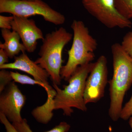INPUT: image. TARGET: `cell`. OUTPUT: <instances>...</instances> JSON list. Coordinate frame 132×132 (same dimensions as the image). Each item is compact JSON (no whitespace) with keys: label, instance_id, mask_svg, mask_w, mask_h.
I'll use <instances>...</instances> for the list:
<instances>
[{"label":"cell","instance_id":"cell-1","mask_svg":"<svg viewBox=\"0 0 132 132\" xmlns=\"http://www.w3.org/2000/svg\"><path fill=\"white\" fill-rule=\"evenodd\" d=\"M113 75L108 81L110 104L109 115L114 121L120 118L124 97L132 85V58L120 44L115 43L111 46Z\"/></svg>","mask_w":132,"mask_h":132},{"label":"cell","instance_id":"cell-2","mask_svg":"<svg viewBox=\"0 0 132 132\" xmlns=\"http://www.w3.org/2000/svg\"><path fill=\"white\" fill-rule=\"evenodd\" d=\"M71 28L73 33L72 44L68 52L67 62L60 72L62 79L68 81L78 67L94 60V52L98 46L97 40L90 34L83 22L74 20Z\"/></svg>","mask_w":132,"mask_h":132},{"label":"cell","instance_id":"cell-3","mask_svg":"<svg viewBox=\"0 0 132 132\" xmlns=\"http://www.w3.org/2000/svg\"><path fill=\"white\" fill-rule=\"evenodd\" d=\"M93 65L94 63L90 62L78 67L69 79L68 85L64 86L63 90L53 83V87L56 92L53 102V110L61 109L67 116H71L73 112V108L87 111L84 98L85 85Z\"/></svg>","mask_w":132,"mask_h":132},{"label":"cell","instance_id":"cell-4","mask_svg":"<svg viewBox=\"0 0 132 132\" xmlns=\"http://www.w3.org/2000/svg\"><path fill=\"white\" fill-rule=\"evenodd\" d=\"M73 36L71 33L62 27L48 33L42 40L39 53L40 57L35 61L47 72L53 83L57 85L61 82L62 52Z\"/></svg>","mask_w":132,"mask_h":132},{"label":"cell","instance_id":"cell-5","mask_svg":"<svg viewBox=\"0 0 132 132\" xmlns=\"http://www.w3.org/2000/svg\"><path fill=\"white\" fill-rule=\"evenodd\" d=\"M0 13L28 18L40 15L46 21L55 25H62L65 21L64 15L53 9L42 0H0Z\"/></svg>","mask_w":132,"mask_h":132},{"label":"cell","instance_id":"cell-6","mask_svg":"<svg viewBox=\"0 0 132 132\" xmlns=\"http://www.w3.org/2000/svg\"><path fill=\"white\" fill-rule=\"evenodd\" d=\"M82 3L89 14L107 28L132 27L130 20L125 19L118 12L114 0H82Z\"/></svg>","mask_w":132,"mask_h":132},{"label":"cell","instance_id":"cell-7","mask_svg":"<svg viewBox=\"0 0 132 132\" xmlns=\"http://www.w3.org/2000/svg\"><path fill=\"white\" fill-rule=\"evenodd\" d=\"M86 81L84 98L86 105L96 103L104 96L108 81V69L106 57L102 55L93 66Z\"/></svg>","mask_w":132,"mask_h":132},{"label":"cell","instance_id":"cell-8","mask_svg":"<svg viewBox=\"0 0 132 132\" xmlns=\"http://www.w3.org/2000/svg\"><path fill=\"white\" fill-rule=\"evenodd\" d=\"M0 69L20 70L32 76L36 80L45 85V90L47 95L46 103L48 105L53 104L56 92L48 81L49 75L45 69L31 60L26 53H22L20 55L15 57L13 62L0 66Z\"/></svg>","mask_w":132,"mask_h":132},{"label":"cell","instance_id":"cell-9","mask_svg":"<svg viewBox=\"0 0 132 132\" xmlns=\"http://www.w3.org/2000/svg\"><path fill=\"white\" fill-rule=\"evenodd\" d=\"M26 96L22 93L14 81L11 82L0 96V113L12 123L23 120L21 112L26 103Z\"/></svg>","mask_w":132,"mask_h":132},{"label":"cell","instance_id":"cell-10","mask_svg":"<svg viewBox=\"0 0 132 132\" xmlns=\"http://www.w3.org/2000/svg\"><path fill=\"white\" fill-rule=\"evenodd\" d=\"M12 27V30L19 34L26 51L28 53L34 52L37 47L38 40L44 39L42 31L37 27L33 19L14 16Z\"/></svg>","mask_w":132,"mask_h":132},{"label":"cell","instance_id":"cell-11","mask_svg":"<svg viewBox=\"0 0 132 132\" xmlns=\"http://www.w3.org/2000/svg\"><path fill=\"white\" fill-rule=\"evenodd\" d=\"M1 32L4 42L1 43L0 48L5 50L9 58L14 59L20 52L25 53L26 47L20 42L21 38L18 33L6 29H2Z\"/></svg>","mask_w":132,"mask_h":132},{"label":"cell","instance_id":"cell-12","mask_svg":"<svg viewBox=\"0 0 132 132\" xmlns=\"http://www.w3.org/2000/svg\"><path fill=\"white\" fill-rule=\"evenodd\" d=\"M19 132H34L28 123L26 119H24L20 123H12ZM71 126L67 122L62 121L49 131L45 132H68Z\"/></svg>","mask_w":132,"mask_h":132},{"label":"cell","instance_id":"cell-13","mask_svg":"<svg viewBox=\"0 0 132 132\" xmlns=\"http://www.w3.org/2000/svg\"><path fill=\"white\" fill-rule=\"evenodd\" d=\"M115 7L120 14L128 20L132 19V0H114Z\"/></svg>","mask_w":132,"mask_h":132},{"label":"cell","instance_id":"cell-14","mask_svg":"<svg viewBox=\"0 0 132 132\" xmlns=\"http://www.w3.org/2000/svg\"><path fill=\"white\" fill-rule=\"evenodd\" d=\"M13 80L14 82H18L22 85H38L45 88V85L41 82L32 79L28 76L21 74L18 72L10 71Z\"/></svg>","mask_w":132,"mask_h":132},{"label":"cell","instance_id":"cell-15","mask_svg":"<svg viewBox=\"0 0 132 132\" xmlns=\"http://www.w3.org/2000/svg\"><path fill=\"white\" fill-rule=\"evenodd\" d=\"M13 78L11 73L6 69H1L0 71V93H2L7 87L12 82Z\"/></svg>","mask_w":132,"mask_h":132},{"label":"cell","instance_id":"cell-16","mask_svg":"<svg viewBox=\"0 0 132 132\" xmlns=\"http://www.w3.org/2000/svg\"><path fill=\"white\" fill-rule=\"evenodd\" d=\"M120 44L125 52L132 58V31L124 36Z\"/></svg>","mask_w":132,"mask_h":132},{"label":"cell","instance_id":"cell-17","mask_svg":"<svg viewBox=\"0 0 132 132\" xmlns=\"http://www.w3.org/2000/svg\"><path fill=\"white\" fill-rule=\"evenodd\" d=\"M132 116V95L129 101L123 107L120 114V118L128 120Z\"/></svg>","mask_w":132,"mask_h":132},{"label":"cell","instance_id":"cell-18","mask_svg":"<svg viewBox=\"0 0 132 132\" xmlns=\"http://www.w3.org/2000/svg\"><path fill=\"white\" fill-rule=\"evenodd\" d=\"M14 19V16H6L0 15V28L2 29L11 30L12 29V22Z\"/></svg>","mask_w":132,"mask_h":132},{"label":"cell","instance_id":"cell-19","mask_svg":"<svg viewBox=\"0 0 132 132\" xmlns=\"http://www.w3.org/2000/svg\"><path fill=\"white\" fill-rule=\"evenodd\" d=\"M0 120L4 125L6 132H19L3 114L0 113Z\"/></svg>","mask_w":132,"mask_h":132},{"label":"cell","instance_id":"cell-20","mask_svg":"<svg viewBox=\"0 0 132 132\" xmlns=\"http://www.w3.org/2000/svg\"><path fill=\"white\" fill-rule=\"evenodd\" d=\"M9 57L4 50L0 49V66L7 64L9 61Z\"/></svg>","mask_w":132,"mask_h":132},{"label":"cell","instance_id":"cell-21","mask_svg":"<svg viewBox=\"0 0 132 132\" xmlns=\"http://www.w3.org/2000/svg\"><path fill=\"white\" fill-rule=\"evenodd\" d=\"M129 124L132 130V116L129 119Z\"/></svg>","mask_w":132,"mask_h":132},{"label":"cell","instance_id":"cell-22","mask_svg":"<svg viewBox=\"0 0 132 132\" xmlns=\"http://www.w3.org/2000/svg\"><path fill=\"white\" fill-rule=\"evenodd\" d=\"M26 1H35V0H26Z\"/></svg>","mask_w":132,"mask_h":132}]
</instances>
